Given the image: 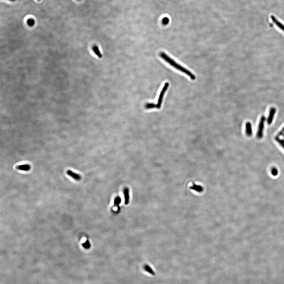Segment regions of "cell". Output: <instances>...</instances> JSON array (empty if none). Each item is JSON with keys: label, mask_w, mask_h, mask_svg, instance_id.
<instances>
[{"label": "cell", "mask_w": 284, "mask_h": 284, "mask_svg": "<svg viewBox=\"0 0 284 284\" xmlns=\"http://www.w3.org/2000/svg\"><path fill=\"white\" fill-rule=\"evenodd\" d=\"M160 56L161 57V58L163 59L165 61L167 62V63L170 64L173 67H175L176 69H178V70L186 74L188 76H189L191 78V79L192 80H195L196 77L195 76V75L194 74H192L190 71L188 70L187 69H186L184 67H182L181 65H179V64L175 62L170 57L166 54L164 52H161L160 54Z\"/></svg>", "instance_id": "1"}, {"label": "cell", "mask_w": 284, "mask_h": 284, "mask_svg": "<svg viewBox=\"0 0 284 284\" xmlns=\"http://www.w3.org/2000/svg\"><path fill=\"white\" fill-rule=\"evenodd\" d=\"M266 118L264 116H262L260 121L258 125V129L257 133V137L258 139H260L263 138V131L264 122L265 121Z\"/></svg>", "instance_id": "2"}, {"label": "cell", "mask_w": 284, "mask_h": 284, "mask_svg": "<svg viewBox=\"0 0 284 284\" xmlns=\"http://www.w3.org/2000/svg\"><path fill=\"white\" fill-rule=\"evenodd\" d=\"M169 86V83H166L165 84H164V86L162 90H161L160 94H159L158 103L156 104V108H157L160 109L161 108L163 97H164V94H165L166 91L168 88Z\"/></svg>", "instance_id": "3"}, {"label": "cell", "mask_w": 284, "mask_h": 284, "mask_svg": "<svg viewBox=\"0 0 284 284\" xmlns=\"http://www.w3.org/2000/svg\"><path fill=\"white\" fill-rule=\"evenodd\" d=\"M275 112H276V109L275 108L272 107L270 109V113L268 117V120H267V123L268 125H270L273 122V118L275 115Z\"/></svg>", "instance_id": "4"}, {"label": "cell", "mask_w": 284, "mask_h": 284, "mask_svg": "<svg viewBox=\"0 0 284 284\" xmlns=\"http://www.w3.org/2000/svg\"><path fill=\"white\" fill-rule=\"evenodd\" d=\"M67 175L77 181H80L81 179V175L76 173L70 170H68L67 171Z\"/></svg>", "instance_id": "5"}, {"label": "cell", "mask_w": 284, "mask_h": 284, "mask_svg": "<svg viewBox=\"0 0 284 284\" xmlns=\"http://www.w3.org/2000/svg\"><path fill=\"white\" fill-rule=\"evenodd\" d=\"M246 133L248 137H251L253 134L252 125L250 122H248L246 124Z\"/></svg>", "instance_id": "6"}, {"label": "cell", "mask_w": 284, "mask_h": 284, "mask_svg": "<svg viewBox=\"0 0 284 284\" xmlns=\"http://www.w3.org/2000/svg\"><path fill=\"white\" fill-rule=\"evenodd\" d=\"M123 194H124L125 201L124 203L125 205H127L130 202V193L129 190L127 188H125L123 190Z\"/></svg>", "instance_id": "7"}, {"label": "cell", "mask_w": 284, "mask_h": 284, "mask_svg": "<svg viewBox=\"0 0 284 284\" xmlns=\"http://www.w3.org/2000/svg\"><path fill=\"white\" fill-rule=\"evenodd\" d=\"M16 169L19 170L28 171L31 169V166L28 164H24L17 166Z\"/></svg>", "instance_id": "8"}, {"label": "cell", "mask_w": 284, "mask_h": 284, "mask_svg": "<svg viewBox=\"0 0 284 284\" xmlns=\"http://www.w3.org/2000/svg\"><path fill=\"white\" fill-rule=\"evenodd\" d=\"M271 18L272 21L276 24L277 26L284 32V25L281 23L279 21L277 20L276 18L273 16H271Z\"/></svg>", "instance_id": "9"}, {"label": "cell", "mask_w": 284, "mask_h": 284, "mask_svg": "<svg viewBox=\"0 0 284 284\" xmlns=\"http://www.w3.org/2000/svg\"><path fill=\"white\" fill-rule=\"evenodd\" d=\"M92 49L94 53H95V54L97 56H98L99 58H102V54H101V53H100L98 47L97 45H94V46Z\"/></svg>", "instance_id": "10"}, {"label": "cell", "mask_w": 284, "mask_h": 284, "mask_svg": "<svg viewBox=\"0 0 284 284\" xmlns=\"http://www.w3.org/2000/svg\"><path fill=\"white\" fill-rule=\"evenodd\" d=\"M144 269L146 271L148 272L150 274H151L152 275H155V272L153 271L152 268L148 265H145V266H144Z\"/></svg>", "instance_id": "11"}, {"label": "cell", "mask_w": 284, "mask_h": 284, "mask_svg": "<svg viewBox=\"0 0 284 284\" xmlns=\"http://www.w3.org/2000/svg\"><path fill=\"white\" fill-rule=\"evenodd\" d=\"M191 188L193 189V190H194L199 191V192L202 190V188L201 186L197 185L195 184H194L193 186L191 187Z\"/></svg>", "instance_id": "12"}, {"label": "cell", "mask_w": 284, "mask_h": 284, "mask_svg": "<svg viewBox=\"0 0 284 284\" xmlns=\"http://www.w3.org/2000/svg\"><path fill=\"white\" fill-rule=\"evenodd\" d=\"M145 108L147 109L154 108H156V104H155L154 103H147L145 105Z\"/></svg>", "instance_id": "13"}, {"label": "cell", "mask_w": 284, "mask_h": 284, "mask_svg": "<svg viewBox=\"0 0 284 284\" xmlns=\"http://www.w3.org/2000/svg\"><path fill=\"white\" fill-rule=\"evenodd\" d=\"M27 23L28 26L32 27L34 25L35 21L33 19L29 18L27 20Z\"/></svg>", "instance_id": "14"}, {"label": "cell", "mask_w": 284, "mask_h": 284, "mask_svg": "<svg viewBox=\"0 0 284 284\" xmlns=\"http://www.w3.org/2000/svg\"><path fill=\"white\" fill-rule=\"evenodd\" d=\"M275 140H276V141H277V142H278V143L284 149V140H282V139H279V138L278 137H277H277H276V138H275Z\"/></svg>", "instance_id": "15"}, {"label": "cell", "mask_w": 284, "mask_h": 284, "mask_svg": "<svg viewBox=\"0 0 284 284\" xmlns=\"http://www.w3.org/2000/svg\"><path fill=\"white\" fill-rule=\"evenodd\" d=\"M121 201H122L121 198H120V197L118 196L115 198V201H114V204L116 206L119 205L121 203Z\"/></svg>", "instance_id": "16"}, {"label": "cell", "mask_w": 284, "mask_h": 284, "mask_svg": "<svg viewBox=\"0 0 284 284\" xmlns=\"http://www.w3.org/2000/svg\"><path fill=\"white\" fill-rule=\"evenodd\" d=\"M82 246L84 248L86 249H89L90 248L91 246L90 243L89 241L88 240H86V241L82 244Z\"/></svg>", "instance_id": "17"}, {"label": "cell", "mask_w": 284, "mask_h": 284, "mask_svg": "<svg viewBox=\"0 0 284 284\" xmlns=\"http://www.w3.org/2000/svg\"><path fill=\"white\" fill-rule=\"evenodd\" d=\"M271 173L274 176H276L278 175V171L276 168H272L271 169Z\"/></svg>", "instance_id": "18"}, {"label": "cell", "mask_w": 284, "mask_h": 284, "mask_svg": "<svg viewBox=\"0 0 284 284\" xmlns=\"http://www.w3.org/2000/svg\"><path fill=\"white\" fill-rule=\"evenodd\" d=\"M169 22V19L168 18L165 17L163 18L162 20V24L165 25H167Z\"/></svg>", "instance_id": "19"}, {"label": "cell", "mask_w": 284, "mask_h": 284, "mask_svg": "<svg viewBox=\"0 0 284 284\" xmlns=\"http://www.w3.org/2000/svg\"><path fill=\"white\" fill-rule=\"evenodd\" d=\"M284 134V127L281 130L279 133L278 136L277 137H279V136H281L282 135H283Z\"/></svg>", "instance_id": "20"}, {"label": "cell", "mask_w": 284, "mask_h": 284, "mask_svg": "<svg viewBox=\"0 0 284 284\" xmlns=\"http://www.w3.org/2000/svg\"><path fill=\"white\" fill-rule=\"evenodd\" d=\"M8 1H10L14 2H15L16 0H8Z\"/></svg>", "instance_id": "21"}, {"label": "cell", "mask_w": 284, "mask_h": 284, "mask_svg": "<svg viewBox=\"0 0 284 284\" xmlns=\"http://www.w3.org/2000/svg\"><path fill=\"white\" fill-rule=\"evenodd\" d=\"M78 1H81V0H78Z\"/></svg>", "instance_id": "22"}, {"label": "cell", "mask_w": 284, "mask_h": 284, "mask_svg": "<svg viewBox=\"0 0 284 284\" xmlns=\"http://www.w3.org/2000/svg\"><path fill=\"white\" fill-rule=\"evenodd\" d=\"M38 1H41V0H38Z\"/></svg>", "instance_id": "23"}, {"label": "cell", "mask_w": 284, "mask_h": 284, "mask_svg": "<svg viewBox=\"0 0 284 284\" xmlns=\"http://www.w3.org/2000/svg\"><path fill=\"white\" fill-rule=\"evenodd\" d=\"M283 136H284V134H283Z\"/></svg>", "instance_id": "24"}]
</instances>
